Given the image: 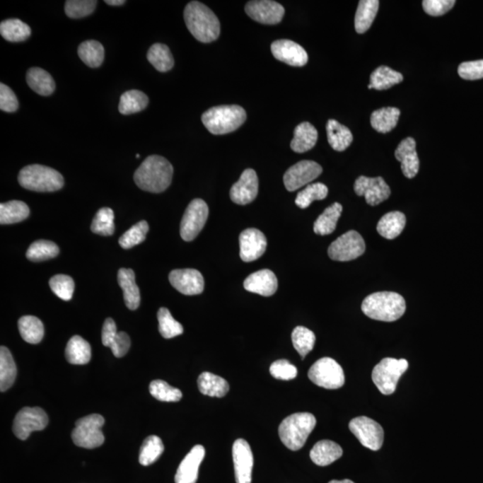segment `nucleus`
I'll list each match as a JSON object with an SVG mask.
<instances>
[{
  "label": "nucleus",
  "instance_id": "obj_7",
  "mask_svg": "<svg viewBox=\"0 0 483 483\" xmlns=\"http://www.w3.org/2000/svg\"><path fill=\"white\" fill-rule=\"evenodd\" d=\"M408 367L409 363L405 359L385 358L374 367L371 378L380 393L388 396L396 391L398 380Z\"/></svg>",
  "mask_w": 483,
  "mask_h": 483
},
{
  "label": "nucleus",
  "instance_id": "obj_29",
  "mask_svg": "<svg viewBox=\"0 0 483 483\" xmlns=\"http://www.w3.org/2000/svg\"><path fill=\"white\" fill-rule=\"evenodd\" d=\"M378 0H361L354 18V28L358 33H364L371 28L379 11Z\"/></svg>",
  "mask_w": 483,
  "mask_h": 483
},
{
  "label": "nucleus",
  "instance_id": "obj_25",
  "mask_svg": "<svg viewBox=\"0 0 483 483\" xmlns=\"http://www.w3.org/2000/svg\"><path fill=\"white\" fill-rule=\"evenodd\" d=\"M118 284L124 293V303L128 309L136 310L140 305V289L135 283V275L133 269H120L117 274Z\"/></svg>",
  "mask_w": 483,
  "mask_h": 483
},
{
  "label": "nucleus",
  "instance_id": "obj_36",
  "mask_svg": "<svg viewBox=\"0 0 483 483\" xmlns=\"http://www.w3.org/2000/svg\"><path fill=\"white\" fill-rule=\"evenodd\" d=\"M403 74L397 72L388 66H380L371 74L369 89L383 91L400 83L403 81Z\"/></svg>",
  "mask_w": 483,
  "mask_h": 483
},
{
  "label": "nucleus",
  "instance_id": "obj_51",
  "mask_svg": "<svg viewBox=\"0 0 483 483\" xmlns=\"http://www.w3.org/2000/svg\"><path fill=\"white\" fill-rule=\"evenodd\" d=\"M149 231V224L147 221H143L138 222L137 224L132 226L120 238V245L124 249L133 248L134 246L140 245L146 238Z\"/></svg>",
  "mask_w": 483,
  "mask_h": 483
},
{
  "label": "nucleus",
  "instance_id": "obj_53",
  "mask_svg": "<svg viewBox=\"0 0 483 483\" xmlns=\"http://www.w3.org/2000/svg\"><path fill=\"white\" fill-rule=\"evenodd\" d=\"M97 4L95 0H69L66 2L65 11L70 18H83L92 15Z\"/></svg>",
  "mask_w": 483,
  "mask_h": 483
},
{
  "label": "nucleus",
  "instance_id": "obj_58",
  "mask_svg": "<svg viewBox=\"0 0 483 483\" xmlns=\"http://www.w3.org/2000/svg\"><path fill=\"white\" fill-rule=\"evenodd\" d=\"M131 347L129 336L126 332H118L111 344L110 349L115 356L117 358L126 356Z\"/></svg>",
  "mask_w": 483,
  "mask_h": 483
},
{
  "label": "nucleus",
  "instance_id": "obj_41",
  "mask_svg": "<svg viewBox=\"0 0 483 483\" xmlns=\"http://www.w3.org/2000/svg\"><path fill=\"white\" fill-rule=\"evenodd\" d=\"M18 329L23 339L30 344H39L44 337L42 320L35 316H23L18 320Z\"/></svg>",
  "mask_w": 483,
  "mask_h": 483
},
{
  "label": "nucleus",
  "instance_id": "obj_34",
  "mask_svg": "<svg viewBox=\"0 0 483 483\" xmlns=\"http://www.w3.org/2000/svg\"><path fill=\"white\" fill-rule=\"evenodd\" d=\"M66 358L69 363L83 366L91 361L92 349L90 344L82 337L74 336L67 343Z\"/></svg>",
  "mask_w": 483,
  "mask_h": 483
},
{
  "label": "nucleus",
  "instance_id": "obj_60",
  "mask_svg": "<svg viewBox=\"0 0 483 483\" xmlns=\"http://www.w3.org/2000/svg\"><path fill=\"white\" fill-rule=\"evenodd\" d=\"M105 3H106V4L110 5V6H117L124 5V3H126V1H124V0H106V1H105Z\"/></svg>",
  "mask_w": 483,
  "mask_h": 483
},
{
  "label": "nucleus",
  "instance_id": "obj_38",
  "mask_svg": "<svg viewBox=\"0 0 483 483\" xmlns=\"http://www.w3.org/2000/svg\"><path fill=\"white\" fill-rule=\"evenodd\" d=\"M30 215V209L25 202L11 201L0 204L1 225L15 224L25 221Z\"/></svg>",
  "mask_w": 483,
  "mask_h": 483
},
{
  "label": "nucleus",
  "instance_id": "obj_10",
  "mask_svg": "<svg viewBox=\"0 0 483 483\" xmlns=\"http://www.w3.org/2000/svg\"><path fill=\"white\" fill-rule=\"evenodd\" d=\"M366 252V243L359 233L347 232L330 245L327 253L337 262H349L360 257Z\"/></svg>",
  "mask_w": 483,
  "mask_h": 483
},
{
  "label": "nucleus",
  "instance_id": "obj_1",
  "mask_svg": "<svg viewBox=\"0 0 483 483\" xmlns=\"http://www.w3.org/2000/svg\"><path fill=\"white\" fill-rule=\"evenodd\" d=\"M174 168L165 158L151 155L134 173V182L141 190L160 194L167 190L173 178Z\"/></svg>",
  "mask_w": 483,
  "mask_h": 483
},
{
  "label": "nucleus",
  "instance_id": "obj_24",
  "mask_svg": "<svg viewBox=\"0 0 483 483\" xmlns=\"http://www.w3.org/2000/svg\"><path fill=\"white\" fill-rule=\"evenodd\" d=\"M244 288L248 292L258 293L262 296H272L278 289V279L272 270H259L246 278Z\"/></svg>",
  "mask_w": 483,
  "mask_h": 483
},
{
  "label": "nucleus",
  "instance_id": "obj_31",
  "mask_svg": "<svg viewBox=\"0 0 483 483\" xmlns=\"http://www.w3.org/2000/svg\"><path fill=\"white\" fill-rule=\"evenodd\" d=\"M197 383L199 390L205 396L223 397L229 390L228 381L208 371H204L199 376Z\"/></svg>",
  "mask_w": 483,
  "mask_h": 483
},
{
  "label": "nucleus",
  "instance_id": "obj_32",
  "mask_svg": "<svg viewBox=\"0 0 483 483\" xmlns=\"http://www.w3.org/2000/svg\"><path fill=\"white\" fill-rule=\"evenodd\" d=\"M327 135L330 146L337 151H346L353 141V134L349 128L334 120L327 121Z\"/></svg>",
  "mask_w": 483,
  "mask_h": 483
},
{
  "label": "nucleus",
  "instance_id": "obj_23",
  "mask_svg": "<svg viewBox=\"0 0 483 483\" xmlns=\"http://www.w3.org/2000/svg\"><path fill=\"white\" fill-rule=\"evenodd\" d=\"M395 157L401 163V170L405 178H414L417 177L420 168V161H419L417 153V143L411 137L405 138L398 145Z\"/></svg>",
  "mask_w": 483,
  "mask_h": 483
},
{
  "label": "nucleus",
  "instance_id": "obj_30",
  "mask_svg": "<svg viewBox=\"0 0 483 483\" xmlns=\"http://www.w3.org/2000/svg\"><path fill=\"white\" fill-rule=\"evenodd\" d=\"M405 223H407V219L402 212H388L378 223L377 231L386 239H395L403 232Z\"/></svg>",
  "mask_w": 483,
  "mask_h": 483
},
{
  "label": "nucleus",
  "instance_id": "obj_21",
  "mask_svg": "<svg viewBox=\"0 0 483 483\" xmlns=\"http://www.w3.org/2000/svg\"><path fill=\"white\" fill-rule=\"evenodd\" d=\"M270 49L275 59L289 66L302 67L308 62V54L305 50L292 40H276Z\"/></svg>",
  "mask_w": 483,
  "mask_h": 483
},
{
  "label": "nucleus",
  "instance_id": "obj_6",
  "mask_svg": "<svg viewBox=\"0 0 483 483\" xmlns=\"http://www.w3.org/2000/svg\"><path fill=\"white\" fill-rule=\"evenodd\" d=\"M20 185L27 190L50 192L64 187L63 175L59 171L42 165H27L18 175Z\"/></svg>",
  "mask_w": 483,
  "mask_h": 483
},
{
  "label": "nucleus",
  "instance_id": "obj_20",
  "mask_svg": "<svg viewBox=\"0 0 483 483\" xmlns=\"http://www.w3.org/2000/svg\"><path fill=\"white\" fill-rule=\"evenodd\" d=\"M259 191V179L256 172L248 168L241 175L239 180L233 185L231 190V198L233 202L238 205L251 204L257 197Z\"/></svg>",
  "mask_w": 483,
  "mask_h": 483
},
{
  "label": "nucleus",
  "instance_id": "obj_49",
  "mask_svg": "<svg viewBox=\"0 0 483 483\" xmlns=\"http://www.w3.org/2000/svg\"><path fill=\"white\" fill-rule=\"evenodd\" d=\"M114 211L110 208H103L94 217L91 229L95 234L109 236L115 232Z\"/></svg>",
  "mask_w": 483,
  "mask_h": 483
},
{
  "label": "nucleus",
  "instance_id": "obj_18",
  "mask_svg": "<svg viewBox=\"0 0 483 483\" xmlns=\"http://www.w3.org/2000/svg\"><path fill=\"white\" fill-rule=\"evenodd\" d=\"M236 483H251L253 468V455L248 441L239 438L233 445Z\"/></svg>",
  "mask_w": 483,
  "mask_h": 483
},
{
  "label": "nucleus",
  "instance_id": "obj_19",
  "mask_svg": "<svg viewBox=\"0 0 483 483\" xmlns=\"http://www.w3.org/2000/svg\"><path fill=\"white\" fill-rule=\"evenodd\" d=\"M240 257L245 262H252L262 257L267 248L266 236L256 228H248L239 236Z\"/></svg>",
  "mask_w": 483,
  "mask_h": 483
},
{
  "label": "nucleus",
  "instance_id": "obj_47",
  "mask_svg": "<svg viewBox=\"0 0 483 483\" xmlns=\"http://www.w3.org/2000/svg\"><path fill=\"white\" fill-rule=\"evenodd\" d=\"M329 194V189L322 183L307 185L296 196V204L301 209L308 208L314 201L324 200Z\"/></svg>",
  "mask_w": 483,
  "mask_h": 483
},
{
  "label": "nucleus",
  "instance_id": "obj_9",
  "mask_svg": "<svg viewBox=\"0 0 483 483\" xmlns=\"http://www.w3.org/2000/svg\"><path fill=\"white\" fill-rule=\"evenodd\" d=\"M308 377L317 386L327 390H337L344 384L342 367L332 358L324 357L310 368Z\"/></svg>",
  "mask_w": 483,
  "mask_h": 483
},
{
  "label": "nucleus",
  "instance_id": "obj_55",
  "mask_svg": "<svg viewBox=\"0 0 483 483\" xmlns=\"http://www.w3.org/2000/svg\"><path fill=\"white\" fill-rule=\"evenodd\" d=\"M455 4V0H424L422 8L431 16H441L448 13Z\"/></svg>",
  "mask_w": 483,
  "mask_h": 483
},
{
  "label": "nucleus",
  "instance_id": "obj_12",
  "mask_svg": "<svg viewBox=\"0 0 483 483\" xmlns=\"http://www.w3.org/2000/svg\"><path fill=\"white\" fill-rule=\"evenodd\" d=\"M351 432L360 443L373 451L379 450L384 441V431L381 425L373 419L360 417L349 422Z\"/></svg>",
  "mask_w": 483,
  "mask_h": 483
},
{
  "label": "nucleus",
  "instance_id": "obj_13",
  "mask_svg": "<svg viewBox=\"0 0 483 483\" xmlns=\"http://www.w3.org/2000/svg\"><path fill=\"white\" fill-rule=\"evenodd\" d=\"M48 424V415L42 408L25 407L16 414L13 431L19 440L25 441L32 432L44 430Z\"/></svg>",
  "mask_w": 483,
  "mask_h": 483
},
{
  "label": "nucleus",
  "instance_id": "obj_35",
  "mask_svg": "<svg viewBox=\"0 0 483 483\" xmlns=\"http://www.w3.org/2000/svg\"><path fill=\"white\" fill-rule=\"evenodd\" d=\"M342 205L336 202L327 208L314 223L313 231L315 234L320 235H330L335 231L337 221L342 214Z\"/></svg>",
  "mask_w": 483,
  "mask_h": 483
},
{
  "label": "nucleus",
  "instance_id": "obj_8",
  "mask_svg": "<svg viewBox=\"0 0 483 483\" xmlns=\"http://www.w3.org/2000/svg\"><path fill=\"white\" fill-rule=\"evenodd\" d=\"M105 420L100 414H93L81 418L76 422L72 432L74 443L80 448L93 449L104 443L103 431Z\"/></svg>",
  "mask_w": 483,
  "mask_h": 483
},
{
  "label": "nucleus",
  "instance_id": "obj_59",
  "mask_svg": "<svg viewBox=\"0 0 483 483\" xmlns=\"http://www.w3.org/2000/svg\"><path fill=\"white\" fill-rule=\"evenodd\" d=\"M116 323L111 318L105 320L103 329V344L105 347H110L115 337L117 335Z\"/></svg>",
  "mask_w": 483,
  "mask_h": 483
},
{
  "label": "nucleus",
  "instance_id": "obj_57",
  "mask_svg": "<svg viewBox=\"0 0 483 483\" xmlns=\"http://www.w3.org/2000/svg\"><path fill=\"white\" fill-rule=\"evenodd\" d=\"M19 103L18 98L6 84H0V110L5 112H15L18 110Z\"/></svg>",
  "mask_w": 483,
  "mask_h": 483
},
{
  "label": "nucleus",
  "instance_id": "obj_14",
  "mask_svg": "<svg viewBox=\"0 0 483 483\" xmlns=\"http://www.w3.org/2000/svg\"><path fill=\"white\" fill-rule=\"evenodd\" d=\"M322 173V165L313 161H299L289 168L283 180L286 190L295 192L315 180Z\"/></svg>",
  "mask_w": 483,
  "mask_h": 483
},
{
  "label": "nucleus",
  "instance_id": "obj_5",
  "mask_svg": "<svg viewBox=\"0 0 483 483\" xmlns=\"http://www.w3.org/2000/svg\"><path fill=\"white\" fill-rule=\"evenodd\" d=\"M316 426V418L310 413H296L284 419L279 434L282 443L290 450L296 451L305 446L307 438Z\"/></svg>",
  "mask_w": 483,
  "mask_h": 483
},
{
  "label": "nucleus",
  "instance_id": "obj_3",
  "mask_svg": "<svg viewBox=\"0 0 483 483\" xmlns=\"http://www.w3.org/2000/svg\"><path fill=\"white\" fill-rule=\"evenodd\" d=\"M407 309L404 297L394 292L371 293L361 303V310L369 318L380 322H396Z\"/></svg>",
  "mask_w": 483,
  "mask_h": 483
},
{
  "label": "nucleus",
  "instance_id": "obj_4",
  "mask_svg": "<svg viewBox=\"0 0 483 483\" xmlns=\"http://www.w3.org/2000/svg\"><path fill=\"white\" fill-rule=\"evenodd\" d=\"M246 120V112L238 105L211 107L205 111L202 121L209 133L221 135L238 130Z\"/></svg>",
  "mask_w": 483,
  "mask_h": 483
},
{
  "label": "nucleus",
  "instance_id": "obj_27",
  "mask_svg": "<svg viewBox=\"0 0 483 483\" xmlns=\"http://www.w3.org/2000/svg\"><path fill=\"white\" fill-rule=\"evenodd\" d=\"M317 140H318V131L316 128L308 122L301 123L293 132V138L290 147L295 153H306L315 146Z\"/></svg>",
  "mask_w": 483,
  "mask_h": 483
},
{
  "label": "nucleus",
  "instance_id": "obj_39",
  "mask_svg": "<svg viewBox=\"0 0 483 483\" xmlns=\"http://www.w3.org/2000/svg\"><path fill=\"white\" fill-rule=\"evenodd\" d=\"M1 36L8 42H25L32 35V30L28 25L19 19L5 20L0 25Z\"/></svg>",
  "mask_w": 483,
  "mask_h": 483
},
{
  "label": "nucleus",
  "instance_id": "obj_26",
  "mask_svg": "<svg viewBox=\"0 0 483 483\" xmlns=\"http://www.w3.org/2000/svg\"><path fill=\"white\" fill-rule=\"evenodd\" d=\"M343 449L336 442L320 441L317 442L310 452V458L314 464L327 466L342 457Z\"/></svg>",
  "mask_w": 483,
  "mask_h": 483
},
{
  "label": "nucleus",
  "instance_id": "obj_62",
  "mask_svg": "<svg viewBox=\"0 0 483 483\" xmlns=\"http://www.w3.org/2000/svg\"><path fill=\"white\" fill-rule=\"evenodd\" d=\"M136 158H140V155H139V154H136Z\"/></svg>",
  "mask_w": 483,
  "mask_h": 483
},
{
  "label": "nucleus",
  "instance_id": "obj_52",
  "mask_svg": "<svg viewBox=\"0 0 483 483\" xmlns=\"http://www.w3.org/2000/svg\"><path fill=\"white\" fill-rule=\"evenodd\" d=\"M50 286L57 297L64 301L72 299L74 291V279L66 275H56L50 280Z\"/></svg>",
  "mask_w": 483,
  "mask_h": 483
},
{
  "label": "nucleus",
  "instance_id": "obj_37",
  "mask_svg": "<svg viewBox=\"0 0 483 483\" xmlns=\"http://www.w3.org/2000/svg\"><path fill=\"white\" fill-rule=\"evenodd\" d=\"M18 369L10 351L6 347L0 349V390L5 392L15 383Z\"/></svg>",
  "mask_w": 483,
  "mask_h": 483
},
{
  "label": "nucleus",
  "instance_id": "obj_48",
  "mask_svg": "<svg viewBox=\"0 0 483 483\" xmlns=\"http://www.w3.org/2000/svg\"><path fill=\"white\" fill-rule=\"evenodd\" d=\"M158 330L164 339H173L183 334L184 327L171 315L167 308H161L158 312Z\"/></svg>",
  "mask_w": 483,
  "mask_h": 483
},
{
  "label": "nucleus",
  "instance_id": "obj_33",
  "mask_svg": "<svg viewBox=\"0 0 483 483\" xmlns=\"http://www.w3.org/2000/svg\"><path fill=\"white\" fill-rule=\"evenodd\" d=\"M400 117V110L397 107H383L371 114V124L379 133L387 134L397 127Z\"/></svg>",
  "mask_w": 483,
  "mask_h": 483
},
{
  "label": "nucleus",
  "instance_id": "obj_45",
  "mask_svg": "<svg viewBox=\"0 0 483 483\" xmlns=\"http://www.w3.org/2000/svg\"><path fill=\"white\" fill-rule=\"evenodd\" d=\"M164 445L161 438L151 435L144 441L140 449L139 462L141 465L148 466L156 462L163 454Z\"/></svg>",
  "mask_w": 483,
  "mask_h": 483
},
{
  "label": "nucleus",
  "instance_id": "obj_40",
  "mask_svg": "<svg viewBox=\"0 0 483 483\" xmlns=\"http://www.w3.org/2000/svg\"><path fill=\"white\" fill-rule=\"evenodd\" d=\"M149 62L160 72L165 73L173 69L174 57L167 45L161 43L153 44L147 54Z\"/></svg>",
  "mask_w": 483,
  "mask_h": 483
},
{
  "label": "nucleus",
  "instance_id": "obj_50",
  "mask_svg": "<svg viewBox=\"0 0 483 483\" xmlns=\"http://www.w3.org/2000/svg\"><path fill=\"white\" fill-rule=\"evenodd\" d=\"M151 396L156 400L163 402H178L181 400L183 394L178 388H173L164 380H153L149 387Z\"/></svg>",
  "mask_w": 483,
  "mask_h": 483
},
{
  "label": "nucleus",
  "instance_id": "obj_61",
  "mask_svg": "<svg viewBox=\"0 0 483 483\" xmlns=\"http://www.w3.org/2000/svg\"><path fill=\"white\" fill-rule=\"evenodd\" d=\"M329 483H354V482L351 481V479H343V481H337V479H333V481H331Z\"/></svg>",
  "mask_w": 483,
  "mask_h": 483
},
{
  "label": "nucleus",
  "instance_id": "obj_2",
  "mask_svg": "<svg viewBox=\"0 0 483 483\" xmlns=\"http://www.w3.org/2000/svg\"><path fill=\"white\" fill-rule=\"evenodd\" d=\"M185 25L189 32L199 42H214L221 35V23L211 9L201 2L192 1L185 6Z\"/></svg>",
  "mask_w": 483,
  "mask_h": 483
},
{
  "label": "nucleus",
  "instance_id": "obj_56",
  "mask_svg": "<svg viewBox=\"0 0 483 483\" xmlns=\"http://www.w3.org/2000/svg\"><path fill=\"white\" fill-rule=\"evenodd\" d=\"M458 74L465 80H479L483 78V59L477 62L462 63L458 67Z\"/></svg>",
  "mask_w": 483,
  "mask_h": 483
},
{
  "label": "nucleus",
  "instance_id": "obj_16",
  "mask_svg": "<svg viewBox=\"0 0 483 483\" xmlns=\"http://www.w3.org/2000/svg\"><path fill=\"white\" fill-rule=\"evenodd\" d=\"M245 13L252 20L263 25H277L282 21L285 8L272 0H255L246 4Z\"/></svg>",
  "mask_w": 483,
  "mask_h": 483
},
{
  "label": "nucleus",
  "instance_id": "obj_15",
  "mask_svg": "<svg viewBox=\"0 0 483 483\" xmlns=\"http://www.w3.org/2000/svg\"><path fill=\"white\" fill-rule=\"evenodd\" d=\"M354 192L358 196H364L371 206H376L388 200L391 194L390 187L383 178H358L354 183Z\"/></svg>",
  "mask_w": 483,
  "mask_h": 483
},
{
  "label": "nucleus",
  "instance_id": "obj_42",
  "mask_svg": "<svg viewBox=\"0 0 483 483\" xmlns=\"http://www.w3.org/2000/svg\"><path fill=\"white\" fill-rule=\"evenodd\" d=\"M78 55L82 62L88 66L96 69L104 62L105 50L97 40H86L80 44Z\"/></svg>",
  "mask_w": 483,
  "mask_h": 483
},
{
  "label": "nucleus",
  "instance_id": "obj_28",
  "mask_svg": "<svg viewBox=\"0 0 483 483\" xmlns=\"http://www.w3.org/2000/svg\"><path fill=\"white\" fill-rule=\"evenodd\" d=\"M27 83L33 91L42 96H50L56 89L55 81L47 71L40 67H32L27 72Z\"/></svg>",
  "mask_w": 483,
  "mask_h": 483
},
{
  "label": "nucleus",
  "instance_id": "obj_43",
  "mask_svg": "<svg viewBox=\"0 0 483 483\" xmlns=\"http://www.w3.org/2000/svg\"><path fill=\"white\" fill-rule=\"evenodd\" d=\"M148 103V96L141 91H127L120 98L118 110L123 115L134 114L146 109Z\"/></svg>",
  "mask_w": 483,
  "mask_h": 483
},
{
  "label": "nucleus",
  "instance_id": "obj_54",
  "mask_svg": "<svg viewBox=\"0 0 483 483\" xmlns=\"http://www.w3.org/2000/svg\"><path fill=\"white\" fill-rule=\"evenodd\" d=\"M269 373L275 379L290 380L295 379L298 371L288 360H279L272 364L269 368Z\"/></svg>",
  "mask_w": 483,
  "mask_h": 483
},
{
  "label": "nucleus",
  "instance_id": "obj_44",
  "mask_svg": "<svg viewBox=\"0 0 483 483\" xmlns=\"http://www.w3.org/2000/svg\"><path fill=\"white\" fill-rule=\"evenodd\" d=\"M59 248L55 243L48 240H38L27 250L26 257L31 262H43L57 257Z\"/></svg>",
  "mask_w": 483,
  "mask_h": 483
},
{
  "label": "nucleus",
  "instance_id": "obj_22",
  "mask_svg": "<svg viewBox=\"0 0 483 483\" xmlns=\"http://www.w3.org/2000/svg\"><path fill=\"white\" fill-rule=\"evenodd\" d=\"M205 457V448L196 445L181 462L175 476V483H196L199 468Z\"/></svg>",
  "mask_w": 483,
  "mask_h": 483
},
{
  "label": "nucleus",
  "instance_id": "obj_46",
  "mask_svg": "<svg viewBox=\"0 0 483 483\" xmlns=\"http://www.w3.org/2000/svg\"><path fill=\"white\" fill-rule=\"evenodd\" d=\"M292 341L293 347L303 359L313 349L316 337L312 330L298 326L293 331Z\"/></svg>",
  "mask_w": 483,
  "mask_h": 483
},
{
  "label": "nucleus",
  "instance_id": "obj_11",
  "mask_svg": "<svg viewBox=\"0 0 483 483\" xmlns=\"http://www.w3.org/2000/svg\"><path fill=\"white\" fill-rule=\"evenodd\" d=\"M209 217V207L202 199H194L185 209L180 226L181 238L191 242L197 238Z\"/></svg>",
  "mask_w": 483,
  "mask_h": 483
},
{
  "label": "nucleus",
  "instance_id": "obj_17",
  "mask_svg": "<svg viewBox=\"0 0 483 483\" xmlns=\"http://www.w3.org/2000/svg\"><path fill=\"white\" fill-rule=\"evenodd\" d=\"M168 279L171 285L183 295L195 296L204 292V277L198 270L194 269L172 270Z\"/></svg>",
  "mask_w": 483,
  "mask_h": 483
}]
</instances>
